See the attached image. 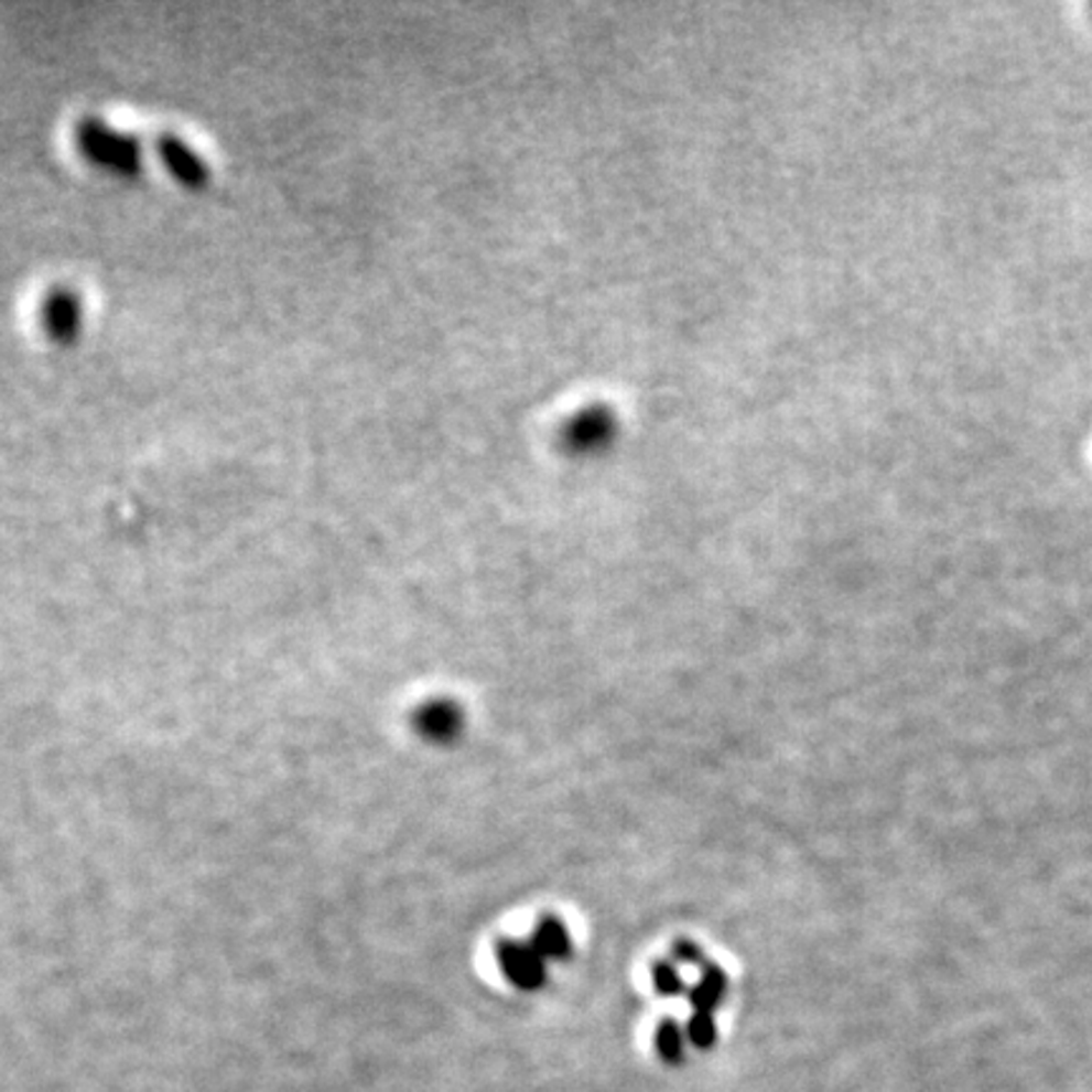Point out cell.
I'll return each instance as SVG.
<instances>
[{"instance_id":"ba28073f","label":"cell","mask_w":1092,"mask_h":1092,"mask_svg":"<svg viewBox=\"0 0 1092 1092\" xmlns=\"http://www.w3.org/2000/svg\"><path fill=\"white\" fill-rule=\"evenodd\" d=\"M685 1029L678 1025V1021L673 1019H668L663 1021V1025L658 1027V1035H656V1045H658V1052L660 1057H663L666 1062H681L683 1060V1052H685Z\"/></svg>"},{"instance_id":"5b68a950","label":"cell","mask_w":1092,"mask_h":1092,"mask_svg":"<svg viewBox=\"0 0 1092 1092\" xmlns=\"http://www.w3.org/2000/svg\"><path fill=\"white\" fill-rule=\"evenodd\" d=\"M726 992H728V979L724 974V969L716 964H703L701 979L688 988V999H691L695 1012L713 1014V1009L724 1002Z\"/></svg>"},{"instance_id":"8fae6325","label":"cell","mask_w":1092,"mask_h":1092,"mask_svg":"<svg viewBox=\"0 0 1092 1092\" xmlns=\"http://www.w3.org/2000/svg\"><path fill=\"white\" fill-rule=\"evenodd\" d=\"M673 956L681 961V964H688V966H699L701 964V949L695 943H688V941H681V943H675V949H673ZM703 966V964H701Z\"/></svg>"},{"instance_id":"3957f363","label":"cell","mask_w":1092,"mask_h":1092,"mask_svg":"<svg viewBox=\"0 0 1092 1092\" xmlns=\"http://www.w3.org/2000/svg\"><path fill=\"white\" fill-rule=\"evenodd\" d=\"M154 150H158L162 162H165L167 170L180 180V183L191 187H201L208 183L210 177L208 162H205L201 154L183 140V137L172 132L154 134Z\"/></svg>"},{"instance_id":"9c48e42d","label":"cell","mask_w":1092,"mask_h":1092,"mask_svg":"<svg viewBox=\"0 0 1092 1092\" xmlns=\"http://www.w3.org/2000/svg\"><path fill=\"white\" fill-rule=\"evenodd\" d=\"M685 1039L693 1047H701V1050H706V1047L716 1042V1021H713V1014L695 1012L685 1025Z\"/></svg>"},{"instance_id":"7a4b0ae2","label":"cell","mask_w":1092,"mask_h":1092,"mask_svg":"<svg viewBox=\"0 0 1092 1092\" xmlns=\"http://www.w3.org/2000/svg\"><path fill=\"white\" fill-rule=\"evenodd\" d=\"M41 324L48 332L51 339L72 342L79 337L84 322V304L82 296L74 289H54L43 296L41 304Z\"/></svg>"},{"instance_id":"30bf717a","label":"cell","mask_w":1092,"mask_h":1092,"mask_svg":"<svg viewBox=\"0 0 1092 1092\" xmlns=\"http://www.w3.org/2000/svg\"><path fill=\"white\" fill-rule=\"evenodd\" d=\"M652 984H656V988L663 996H678L681 992H685V982H683L681 971H678V966L668 964V961L658 964L656 971H652Z\"/></svg>"},{"instance_id":"6da1fadb","label":"cell","mask_w":1092,"mask_h":1092,"mask_svg":"<svg viewBox=\"0 0 1092 1092\" xmlns=\"http://www.w3.org/2000/svg\"><path fill=\"white\" fill-rule=\"evenodd\" d=\"M74 140L94 165L119 175H134L142 167V140L125 129L111 127L105 119L84 117L74 127Z\"/></svg>"},{"instance_id":"52a82bcc","label":"cell","mask_w":1092,"mask_h":1092,"mask_svg":"<svg viewBox=\"0 0 1092 1092\" xmlns=\"http://www.w3.org/2000/svg\"><path fill=\"white\" fill-rule=\"evenodd\" d=\"M531 945L539 951V956L544 961L552 959H566L572 951V939L566 933V928L556 921V918H544L537 926L534 936H531Z\"/></svg>"},{"instance_id":"277c9868","label":"cell","mask_w":1092,"mask_h":1092,"mask_svg":"<svg viewBox=\"0 0 1092 1092\" xmlns=\"http://www.w3.org/2000/svg\"><path fill=\"white\" fill-rule=\"evenodd\" d=\"M498 966L513 986L527 988V992L547 982V961L531 943L504 941L498 945Z\"/></svg>"},{"instance_id":"8992f818","label":"cell","mask_w":1092,"mask_h":1092,"mask_svg":"<svg viewBox=\"0 0 1092 1092\" xmlns=\"http://www.w3.org/2000/svg\"><path fill=\"white\" fill-rule=\"evenodd\" d=\"M461 724H463L461 711L455 709L453 703H443V701L430 703V706L420 711L418 716V728L423 731L428 738H433V742H451V738L461 734Z\"/></svg>"}]
</instances>
